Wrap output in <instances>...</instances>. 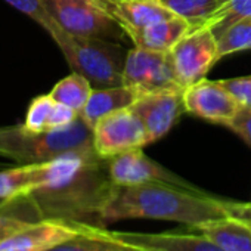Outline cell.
Listing matches in <instances>:
<instances>
[{
  "label": "cell",
  "mask_w": 251,
  "mask_h": 251,
  "mask_svg": "<svg viewBox=\"0 0 251 251\" xmlns=\"http://www.w3.org/2000/svg\"><path fill=\"white\" fill-rule=\"evenodd\" d=\"M114 186L108 160L96 151H77L31 164V189L25 197L42 219L99 225Z\"/></svg>",
  "instance_id": "obj_1"
},
{
  "label": "cell",
  "mask_w": 251,
  "mask_h": 251,
  "mask_svg": "<svg viewBox=\"0 0 251 251\" xmlns=\"http://www.w3.org/2000/svg\"><path fill=\"white\" fill-rule=\"evenodd\" d=\"M227 216H251V204L222 200L195 188L154 182L135 186H114L99 213L105 226L126 219H151L195 227Z\"/></svg>",
  "instance_id": "obj_2"
},
{
  "label": "cell",
  "mask_w": 251,
  "mask_h": 251,
  "mask_svg": "<svg viewBox=\"0 0 251 251\" xmlns=\"http://www.w3.org/2000/svg\"><path fill=\"white\" fill-rule=\"evenodd\" d=\"M95 151L93 130L80 118L68 127L36 133L24 123L0 127V157L18 166L50 161L68 152Z\"/></svg>",
  "instance_id": "obj_3"
},
{
  "label": "cell",
  "mask_w": 251,
  "mask_h": 251,
  "mask_svg": "<svg viewBox=\"0 0 251 251\" xmlns=\"http://www.w3.org/2000/svg\"><path fill=\"white\" fill-rule=\"evenodd\" d=\"M50 37L61 49L73 73L84 75L96 89L123 84V70L126 55L121 46L103 40L77 37L61 27Z\"/></svg>",
  "instance_id": "obj_4"
},
{
  "label": "cell",
  "mask_w": 251,
  "mask_h": 251,
  "mask_svg": "<svg viewBox=\"0 0 251 251\" xmlns=\"http://www.w3.org/2000/svg\"><path fill=\"white\" fill-rule=\"evenodd\" d=\"M52 18L67 33L87 39H120L124 31L98 0H43Z\"/></svg>",
  "instance_id": "obj_5"
},
{
  "label": "cell",
  "mask_w": 251,
  "mask_h": 251,
  "mask_svg": "<svg viewBox=\"0 0 251 251\" xmlns=\"http://www.w3.org/2000/svg\"><path fill=\"white\" fill-rule=\"evenodd\" d=\"M92 130L93 148L103 160L151 144L145 124L132 108H124L102 117Z\"/></svg>",
  "instance_id": "obj_6"
},
{
  "label": "cell",
  "mask_w": 251,
  "mask_h": 251,
  "mask_svg": "<svg viewBox=\"0 0 251 251\" xmlns=\"http://www.w3.org/2000/svg\"><path fill=\"white\" fill-rule=\"evenodd\" d=\"M170 53L176 77L183 89L204 80L214 64L222 59L217 37L205 25L191 30Z\"/></svg>",
  "instance_id": "obj_7"
},
{
  "label": "cell",
  "mask_w": 251,
  "mask_h": 251,
  "mask_svg": "<svg viewBox=\"0 0 251 251\" xmlns=\"http://www.w3.org/2000/svg\"><path fill=\"white\" fill-rule=\"evenodd\" d=\"M123 84L138 86L147 92L183 89L176 77L170 52H154L139 48L126 53Z\"/></svg>",
  "instance_id": "obj_8"
},
{
  "label": "cell",
  "mask_w": 251,
  "mask_h": 251,
  "mask_svg": "<svg viewBox=\"0 0 251 251\" xmlns=\"http://www.w3.org/2000/svg\"><path fill=\"white\" fill-rule=\"evenodd\" d=\"M108 173L111 182L115 186H135L142 183L163 182V183L195 189L192 183L186 182L180 176L163 167L160 163L150 158L144 152V148L132 150L109 158Z\"/></svg>",
  "instance_id": "obj_9"
},
{
  "label": "cell",
  "mask_w": 251,
  "mask_h": 251,
  "mask_svg": "<svg viewBox=\"0 0 251 251\" xmlns=\"http://www.w3.org/2000/svg\"><path fill=\"white\" fill-rule=\"evenodd\" d=\"M183 102L188 114L226 127L242 108L238 99L223 86L222 80L204 78L191 84L183 92Z\"/></svg>",
  "instance_id": "obj_10"
},
{
  "label": "cell",
  "mask_w": 251,
  "mask_h": 251,
  "mask_svg": "<svg viewBox=\"0 0 251 251\" xmlns=\"http://www.w3.org/2000/svg\"><path fill=\"white\" fill-rule=\"evenodd\" d=\"M185 89H161L145 93L130 108L145 124L151 144L164 138L179 121L185 109Z\"/></svg>",
  "instance_id": "obj_11"
},
{
  "label": "cell",
  "mask_w": 251,
  "mask_h": 251,
  "mask_svg": "<svg viewBox=\"0 0 251 251\" xmlns=\"http://www.w3.org/2000/svg\"><path fill=\"white\" fill-rule=\"evenodd\" d=\"M84 223L42 219L0 242V251H48L83 232Z\"/></svg>",
  "instance_id": "obj_12"
},
{
  "label": "cell",
  "mask_w": 251,
  "mask_h": 251,
  "mask_svg": "<svg viewBox=\"0 0 251 251\" xmlns=\"http://www.w3.org/2000/svg\"><path fill=\"white\" fill-rule=\"evenodd\" d=\"M111 233L126 242L148 251H225L214 241L207 238L204 233L191 232H123L111 230Z\"/></svg>",
  "instance_id": "obj_13"
},
{
  "label": "cell",
  "mask_w": 251,
  "mask_h": 251,
  "mask_svg": "<svg viewBox=\"0 0 251 251\" xmlns=\"http://www.w3.org/2000/svg\"><path fill=\"white\" fill-rule=\"evenodd\" d=\"M99 3L121 27L124 34L175 17L161 0H118Z\"/></svg>",
  "instance_id": "obj_14"
},
{
  "label": "cell",
  "mask_w": 251,
  "mask_h": 251,
  "mask_svg": "<svg viewBox=\"0 0 251 251\" xmlns=\"http://www.w3.org/2000/svg\"><path fill=\"white\" fill-rule=\"evenodd\" d=\"M147 90L138 87V86H112V87H102V89H93L92 95L86 103V106L80 111V118L93 129V126L100 120L102 117L124 109L130 108L136 100H139Z\"/></svg>",
  "instance_id": "obj_15"
},
{
  "label": "cell",
  "mask_w": 251,
  "mask_h": 251,
  "mask_svg": "<svg viewBox=\"0 0 251 251\" xmlns=\"http://www.w3.org/2000/svg\"><path fill=\"white\" fill-rule=\"evenodd\" d=\"M192 30L189 21L182 17H172L145 28L130 31L127 36L135 48L154 50V52H172V49Z\"/></svg>",
  "instance_id": "obj_16"
},
{
  "label": "cell",
  "mask_w": 251,
  "mask_h": 251,
  "mask_svg": "<svg viewBox=\"0 0 251 251\" xmlns=\"http://www.w3.org/2000/svg\"><path fill=\"white\" fill-rule=\"evenodd\" d=\"M225 251H251V216H227L195 226Z\"/></svg>",
  "instance_id": "obj_17"
},
{
  "label": "cell",
  "mask_w": 251,
  "mask_h": 251,
  "mask_svg": "<svg viewBox=\"0 0 251 251\" xmlns=\"http://www.w3.org/2000/svg\"><path fill=\"white\" fill-rule=\"evenodd\" d=\"M48 251H148L126 242L111 233L105 226L84 223L83 232Z\"/></svg>",
  "instance_id": "obj_18"
},
{
  "label": "cell",
  "mask_w": 251,
  "mask_h": 251,
  "mask_svg": "<svg viewBox=\"0 0 251 251\" xmlns=\"http://www.w3.org/2000/svg\"><path fill=\"white\" fill-rule=\"evenodd\" d=\"M37 220H42V216L27 197L6 201L0 207V242Z\"/></svg>",
  "instance_id": "obj_19"
},
{
  "label": "cell",
  "mask_w": 251,
  "mask_h": 251,
  "mask_svg": "<svg viewBox=\"0 0 251 251\" xmlns=\"http://www.w3.org/2000/svg\"><path fill=\"white\" fill-rule=\"evenodd\" d=\"M92 84L90 81L78 74V73H71L65 78L59 80L50 90V96L59 102L64 103L73 109H75L78 114L80 111L86 106L90 95H92Z\"/></svg>",
  "instance_id": "obj_20"
},
{
  "label": "cell",
  "mask_w": 251,
  "mask_h": 251,
  "mask_svg": "<svg viewBox=\"0 0 251 251\" xmlns=\"http://www.w3.org/2000/svg\"><path fill=\"white\" fill-rule=\"evenodd\" d=\"M177 17L189 21L192 30L204 25L226 0H161Z\"/></svg>",
  "instance_id": "obj_21"
},
{
  "label": "cell",
  "mask_w": 251,
  "mask_h": 251,
  "mask_svg": "<svg viewBox=\"0 0 251 251\" xmlns=\"http://www.w3.org/2000/svg\"><path fill=\"white\" fill-rule=\"evenodd\" d=\"M247 17H251V0H226L223 6L204 25L219 39L227 27Z\"/></svg>",
  "instance_id": "obj_22"
},
{
  "label": "cell",
  "mask_w": 251,
  "mask_h": 251,
  "mask_svg": "<svg viewBox=\"0 0 251 251\" xmlns=\"http://www.w3.org/2000/svg\"><path fill=\"white\" fill-rule=\"evenodd\" d=\"M31 188V164L0 172V198L11 201L25 197Z\"/></svg>",
  "instance_id": "obj_23"
},
{
  "label": "cell",
  "mask_w": 251,
  "mask_h": 251,
  "mask_svg": "<svg viewBox=\"0 0 251 251\" xmlns=\"http://www.w3.org/2000/svg\"><path fill=\"white\" fill-rule=\"evenodd\" d=\"M220 58L251 49V17L242 18L227 27L217 39Z\"/></svg>",
  "instance_id": "obj_24"
},
{
  "label": "cell",
  "mask_w": 251,
  "mask_h": 251,
  "mask_svg": "<svg viewBox=\"0 0 251 251\" xmlns=\"http://www.w3.org/2000/svg\"><path fill=\"white\" fill-rule=\"evenodd\" d=\"M56 100L50 95H39L36 96L27 109L24 126L36 133L48 132V123L52 114V109L55 106Z\"/></svg>",
  "instance_id": "obj_25"
},
{
  "label": "cell",
  "mask_w": 251,
  "mask_h": 251,
  "mask_svg": "<svg viewBox=\"0 0 251 251\" xmlns=\"http://www.w3.org/2000/svg\"><path fill=\"white\" fill-rule=\"evenodd\" d=\"M8 5H11L12 8H15L17 11H20L21 14L27 15L28 18H31L34 23H37L43 30H46L49 33V36L58 30L61 25L52 18V15L48 12L43 0H3Z\"/></svg>",
  "instance_id": "obj_26"
},
{
  "label": "cell",
  "mask_w": 251,
  "mask_h": 251,
  "mask_svg": "<svg viewBox=\"0 0 251 251\" xmlns=\"http://www.w3.org/2000/svg\"><path fill=\"white\" fill-rule=\"evenodd\" d=\"M223 86L238 99L242 106L251 108V75L222 80Z\"/></svg>",
  "instance_id": "obj_27"
},
{
  "label": "cell",
  "mask_w": 251,
  "mask_h": 251,
  "mask_svg": "<svg viewBox=\"0 0 251 251\" xmlns=\"http://www.w3.org/2000/svg\"><path fill=\"white\" fill-rule=\"evenodd\" d=\"M77 118H78V112L75 109H73L64 103L56 102L53 109H52L49 123H48V132L68 127V126L73 124Z\"/></svg>",
  "instance_id": "obj_28"
},
{
  "label": "cell",
  "mask_w": 251,
  "mask_h": 251,
  "mask_svg": "<svg viewBox=\"0 0 251 251\" xmlns=\"http://www.w3.org/2000/svg\"><path fill=\"white\" fill-rule=\"evenodd\" d=\"M227 127L235 132L247 145L251 147V108L242 106Z\"/></svg>",
  "instance_id": "obj_29"
},
{
  "label": "cell",
  "mask_w": 251,
  "mask_h": 251,
  "mask_svg": "<svg viewBox=\"0 0 251 251\" xmlns=\"http://www.w3.org/2000/svg\"><path fill=\"white\" fill-rule=\"evenodd\" d=\"M99 2H118V0H99Z\"/></svg>",
  "instance_id": "obj_30"
},
{
  "label": "cell",
  "mask_w": 251,
  "mask_h": 251,
  "mask_svg": "<svg viewBox=\"0 0 251 251\" xmlns=\"http://www.w3.org/2000/svg\"><path fill=\"white\" fill-rule=\"evenodd\" d=\"M5 202H6V201H5V200H2V198H0V207H2V205H3V204H5Z\"/></svg>",
  "instance_id": "obj_31"
}]
</instances>
